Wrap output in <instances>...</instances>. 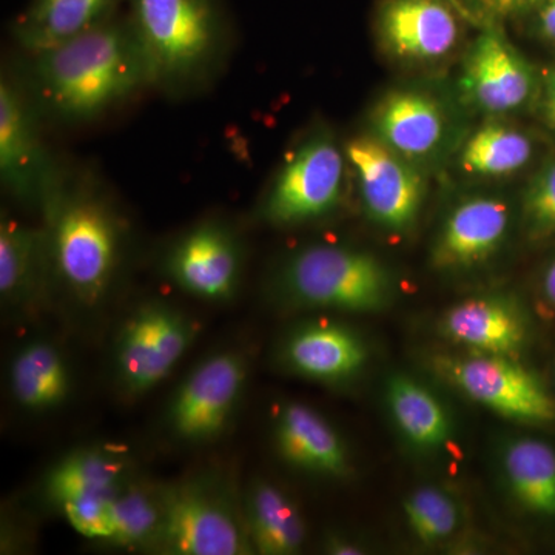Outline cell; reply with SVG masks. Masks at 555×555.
I'll list each match as a JSON object with an SVG mask.
<instances>
[{"label": "cell", "instance_id": "obj_3", "mask_svg": "<svg viewBox=\"0 0 555 555\" xmlns=\"http://www.w3.org/2000/svg\"><path fill=\"white\" fill-rule=\"evenodd\" d=\"M129 7L152 89L189 96L218 78L232 43L222 0H129Z\"/></svg>", "mask_w": 555, "mask_h": 555}, {"label": "cell", "instance_id": "obj_14", "mask_svg": "<svg viewBox=\"0 0 555 555\" xmlns=\"http://www.w3.org/2000/svg\"><path fill=\"white\" fill-rule=\"evenodd\" d=\"M535 75L503 31L488 25L474 40L463 64L460 91L467 104L486 115L516 112L531 100Z\"/></svg>", "mask_w": 555, "mask_h": 555}, {"label": "cell", "instance_id": "obj_4", "mask_svg": "<svg viewBox=\"0 0 555 555\" xmlns=\"http://www.w3.org/2000/svg\"><path fill=\"white\" fill-rule=\"evenodd\" d=\"M163 529L155 553L169 555L254 554L243 502L218 474H199L158 485Z\"/></svg>", "mask_w": 555, "mask_h": 555}, {"label": "cell", "instance_id": "obj_32", "mask_svg": "<svg viewBox=\"0 0 555 555\" xmlns=\"http://www.w3.org/2000/svg\"><path fill=\"white\" fill-rule=\"evenodd\" d=\"M529 13L540 38L555 43V0H540Z\"/></svg>", "mask_w": 555, "mask_h": 555}, {"label": "cell", "instance_id": "obj_1", "mask_svg": "<svg viewBox=\"0 0 555 555\" xmlns=\"http://www.w3.org/2000/svg\"><path fill=\"white\" fill-rule=\"evenodd\" d=\"M40 115L90 122L152 89L129 17L113 16L60 47L33 54L25 87Z\"/></svg>", "mask_w": 555, "mask_h": 555}, {"label": "cell", "instance_id": "obj_18", "mask_svg": "<svg viewBox=\"0 0 555 555\" xmlns=\"http://www.w3.org/2000/svg\"><path fill=\"white\" fill-rule=\"evenodd\" d=\"M281 358L299 377L338 383L352 378L364 367L367 349L349 327L332 321H313L288 335Z\"/></svg>", "mask_w": 555, "mask_h": 555}, {"label": "cell", "instance_id": "obj_22", "mask_svg": "<svg viewBox=\"0 0 555 555\" xmlns=\"http://www.w3.org/2000/svg\"><path fill=\"white\" fill-rule=\"evenodd\" d=\"M122 0H31L14 21V40L33 54L60 47L116 16Z\"/></svg>", "mask_w": 555, "mask_h": 555}, {"label": "cell", "instance_id": "obj_19", "mask_svg": "<svg viewBox=\"0 0 555 555\" xmlns=\"http://www.w3.org/2000/svg\"><path fill=\"white\" fill-rule=\"evenodd\" d=\"M273 441L278 454L288 465L324 477H343L349 456L343 438L315 409L287 403L273 420Z\"/></svg>", "mask_w": 555, "mask_h": 555}, {"label": "cell", "instance_id": "obj_9", "mask_svg": "<svg viewBox=\"0 0 555 555\" xmlns=\"http://www.w3.org/2000/svg\"><path fill=\"white\" fill-rule=\"evenodd\" d=\"M247 378L243 350H222L201 361L170 398L166 411L169 436L185 447L215 443L232 426Z\"/></svg>", "mask_w": 555, "mask_h": 555}, {"label": "cell", "instance_id": "obj_33", "mask_svg": "<svg viewBox=\"0 0 555 555\" xmlns=\"http://www.w3.org/2000/svg\"><path fill=\"white\" fill-rule=\"evenodd\" d=\"M543 112L550 126L555 129V69L545 76L543 87Z\"/></svg>", "mask_w": 555, "mask_h": 555}, {"label": "cell", "instance_id": "obj_20", "mask_svg": "<svg viewBox=\"0 0 555 555\" xmlns=\"http://www.w3.org/2000/svg\"><path fill=\"white\" fill-rule=\"evenodd\" d=\"M441 332L455 345L474 353L513 357L524 346L526 326L520 310L509 299H466L447 310Z\"/></svg>", "mask_w": 555, "mask_h": 555}, {"label": "cell", "instance_id": "obj_10", "mask_svg": "<svg viewBox=\"0 0 555 555\" xmlns=\"http://www.w3.org/2000/svg\"><path fill=\"white\" fill-rule=\"evenodd\" d=\"M40 112L25 87L10 76L0 79V178L24 206L42 207L60 167L40 133Z\"/></svg>", "mask_w": 555, "mask_h": 555}, {"label": "cell", "instance_id": "obj_11", "mask_svg": "<svg viewBox=\"0 0 555 555\" xmlns=\"http://www.w3.org/2000/svg\"><path fill=\"white\" fill-rule=\"evenodd\" d=\"M345 150L367 217L389 232L411 229L426 195L425 178L415 164L374 134L350 139Z\"/></svg>", "mask_w": 555, "mask_h": 555}, {"label": "cell", "instance_id": "obj_25", "mask_svg": "<svg viewBox=\"0 0 555 555\" xmlns=\"http://www.w3.org/2000/svg\"><path fill=\"white\" fill-rule=\"evenodd\" d=\"M503 470L518 503L537 516H555V451L532 438L513 441L503 455Z\"/></svg>", "mask_w": 555, "mask_h": 555}, {"label": "cell", "instance_id": "obj_23", "mask_svg": "<svg viewBox=\"0 0 555 555\" xmlns=\"http://www.w3.org/2000/svg\"><path fill=\"white\" fill-rule=\"evenodd\" d=\"M10 392L17 406L31 414L57 411L73 392L68 360L49 341L22 346L10 363Z\"/></svg>", "mask_w": 555, "mask_h": 555}, {"label": "cell", "instance_id": "obj_28", "mask_svg": "<svg viewBox=\"0 0 555 555\" xmlns=\"http://www.w3.org/2000/svg\"><path fill=\"white\" fill-rule=\"evenodd\" d=\"M532 153L534 147L528 134L500 120H491L467 138L459 164L473 177L503 178L528 166Z\"/></svg>", "mask_w": 555, "mask_h": 555}, {"label": "cell", "instance_id": "obj_2", "mask_svg": "<svg viewBox=\"0 0 555 555\" xmlns=\"http://www.w3.org/2000/svg\"><path fill=\"white\" fill-rule=\"evenodd\" d=\"M40 210L51 286L80 308L101 305L118 280L126 251L118 208L93 178L60 169Z\"/></svg>", "mask_w": 555, "mask_h": 555}, {"label": "cell", "instance_id": "obj_13", "mask_svg": "<svg viewBox=\"0 0 555 555\" xmlns=\"http://www.w3.org/2000/svg\"><path fill=\"white\" fill-rule=\"evenodd\" d=\"M164 272L190 297L230 301L243 281V241L228 222L207 219L171 244L164 258Z\"/></svg>", "mask_w": 555, "mask_h": 555}, {"label": "cell", "instance_id": "obj_34", "mask_svg": "<svg viewBox=\"0 0 555 555\" xmlns=\"http://www.w3.org/2000/svg\"><path fill=\"white\" fill-rule=\"evenodd\" d=\"M542 292L546 305L550 306V309L555 310V258L547 266L545 276H543Z\"/></svg>", "mask_w": 555, "mask_h": 555}, {"label": "cell", "instance_id": "obj_31", "mask_svg": "<svg viewBox=\"0 0 555 555\" xmlns=\"http://www.w3.org/2000/svg\"><path fill=\"white\" fill-rule=\"evenodd\" d=\"M489 20H505L529 13L540 0H467Z\"/></svg>", "mask_w": 555, "mask_h": 555}, {"label": "cell", "instance_id": "obj_7", "mask_svg": "<svg viewBox=\"0 0 555 555\" xmlns=\"http://www.w3.org/2000/svg\"><path fill=\"white\" fill-rule=\"evenodd\" d=\"M195 321L175 306L152 301L139 306L120 327L113 350V371L120 392L147 396L173 374L196 339Z\"/></svg>", "mask_w": 555, "mask_h": 555}, {"label": "cell", "instance_id": "obj_6", "mask_svg": "<svg viewBox=\"0 0 555 555\" xmlns=\"http://www.w3.org/2000/svg\"><path fill=\"white\" fill-rule=\"evenodd\" d=\"M346 150H341L331 130L317 129L288 155L259 215L275 228H294L334 214L345 196Z\"/></svg>", "mask_w": 555, "mask_h": 555}, {"label": "cell", "instance_id": "obj_15", "mask_svg": "<svg viewBox=\"0 0 555 555\" xmlns=\"http://www.w3.org/2000/svg\"><path fill=\"white\" fill-rule=\"evenodd\" d=\"M377 28L387 53L409 64L447 60L463 36L462 14L452 0H383Z\"/></svg>", "mask_w": 555, "mask_h": 555}, {"label": "cell", "instance_id": "obj_30", "mask_svg": "<svg viewBox=\"0 0 555 555\" xmlns=\"http://www.w3.org/2000/svg\"><path fill=\"white\" fill-rule=\"evenodd\" d=\"M524 221L532 238L555 233V159L529 181L524 196Z\"/></svg>", "mask_w": 555, "mask_h": 555}, {"label": "cell", "instance_id": "obj_17", "mask_svg": "<svg viewBox=\"0 0 555 555\" xmlns=\"http://www.w3.org/2000/svg\"><path fill=\"white\" fill-rule=\"evenodd\" d=\"M511 211L496 196H473L448 215L434 244L433 261L438 269H466L495 254L506 240Z\"/></svg>", "mask_w": 555, "mask_h": 555}, {"label": "cell", "instance_id": "obj_29", "mask_svg": "<svg viewBox=\"0 0 555 555\" xmlns=\"http://www.w3.org/2000/svg\"><path fill=\"white\" fill-rule=\"evenodd\" d=\"M404 517L412 534L425 545L447 540L454 534L460 521L459 507L452 496L437 488L412 492L404 502Z\"/></svg>", "mask_w": 555, "mask_h": 555}, {"label": "cell", "instance_id": "obj_5", "mask_svg": "<svg viewBox=\"0 0 555 555\" xmlns=\"http://www.w3.org/2000/svg\"><path fill=\"white\" fill-rule=\"evenodd\" d=\"M276 288L299 308L372 312L389 301V270L367 251L334 244L301 248L284 262Z\"/></svg>", "mask_w": 555, "mask_h": 555}, {"label": "cell", "instance_id": "obj_24", "mask_svg": "<svg viewBox=\"0 0 555 555\" xmlns=\"http://www.w3.org/2000/svg\"><path fill=\"white\" fill-rule=\"evenodd\" d=\"M244 525L254 554H297L306 526L291 496L268 480L248 486L243 500Z\"/></svg>", "mask_w": 555, "mask_h": 555}, {"label": "cell", "instance_id": "obj_27", "mask_svg": "<svg viewBox=\"0 0 555 555\" xmlns=\"http://www.w3.org/2000/svg\"><path fill=\"white\" fill-rule=\"evenodd\" d=\"M387 404L398 429L416 448L441 447L451 436V422L440 401L406 375L389 379Z\"/></svg>", "mask_w": 555, "mask_h": 555}, {"label": "cell", "instance_id": "obj_16", "mask_svg": "<svg viewBox=\"0 0 555 555\" xmlns=\"http://www.w3.org/2000/svg\"><path fill=\"white\" fill-rule=\"evenodd\" d=\"M449 127L447 109L422 90L390 91L372 112L374 137L412 163L437 156Z\"/></svg>", "mask_w": 555, "mask_h": 555}, {"label": "cell", "instance_id": "obj_8", "mask_svg": "<svg viewBox=\"0 0 555 555\" xmlns=\"http://www.w3.org/2000/svg\"><path fill=\"white\" fill-rule=\"evenodd\" d=\"M133 474L129 456L119 449L79 448L51 467L43 492L76 532L107 543L113 500Z\"/></svg>", "mask_w": 555, "mask_h": 555}, {"label": "cell", "instance_id": "obj_12", "mask_svg": "<svg viewBox=\"0 0 555 555\" xmlns=\"http://www.w3.org/2000/svg\"><path fill=\"white\" fill-rule=\"evenodd\" d=\"M436 366L456 389L495 414L528 423L555 420V401L546 387L511 357L438 358Z\"/></svg>", "mask_w": 555, "mask_h": 555}, {"label": "cell", "instance_id": "obj_21", "mask_svg": "<svg viewBox=\"0 0 555 555\" xmlns=\"http://www.w3.org/2000/svg\"><path fill=\"white\" fill-rule=\"evenodd\" d=\"M50 286L43 229L31 228L3 214L0 221V298L3 306L30 310Z\"/></svg>", "mask_w": 555, "mask_h": 555}, {"label": "cell", "instance_id": "obj_26", "mask_svg": "<svg viewBox=\"0 0 555 555\" xmlns=\"http://www.w3.org/2000/svg\"><path fill=\"white\" fill-rule=\"evenodd\" d=\"M163 529V503L158 485L131 476L112 505L108 545L155 553Z\"/></svg>", "mask_w": 555, "mask_h": 555}]
</instances>
